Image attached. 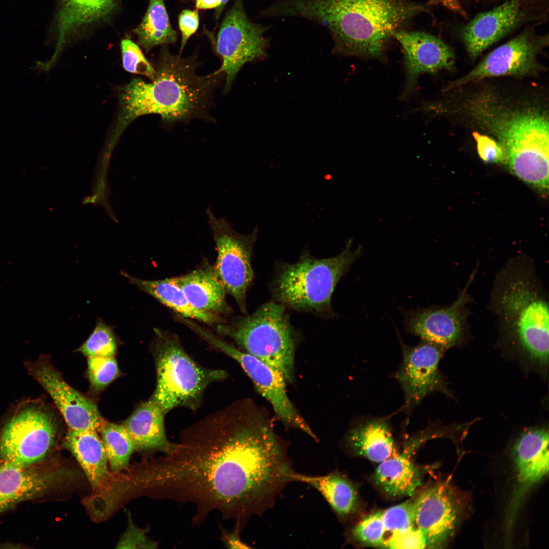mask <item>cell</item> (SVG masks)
<instances>
[{
  "label": "cell",
  "mask_w": 549,
  "mask_h": 549,
  "mask_svg": "<svg viewBox=\"0 0 549 549\" xmlns=\"http://www.w3.org/2000/svg\"><path fill=\"white\" fill-rule=\"evenodd\" d=\"M171 454L140 470L143 491L193 504V522L209 513L240 531L274 506L295 473L285 442L268 416L249 399L232 403L187 427Z\"/></svg>",
  "instance_id": "6da1fadb"
},
{
  "label": "cell",
  "mask_w": 549,
  "mask_h": 549,
  "mask_svg": "<svg viewBox=\"0 0 549 549\" xmlns=\"http://www.w3.org/2000/svg\"><path fill=\"white\" fill-rule=\"evenodd\" d=\"M428 7L407 0H280L274 16H300L329 30L333 52L381 58L392 34Z\"/></svg>",
  "instance_id": "7a4b0ae2"
},
{
  "label": "cell",
  "mask_w": 549,
  "mask_h": 549,
  "mask_svg": "<svg viewBox=\"0 0 549 549\" xmlns=\"http://www.w3.org/2000/svg\"><path fill=\"white\" fill-rule=\"evenodd\" d=\"M195 67L191 61L163 51L151 82L134 79L120 89V111L114 136L145 114H158L173 122L201 114L219 75L199 76Z\"/></svg>",
  "instance_id": "3957f363"
},
{
  "label": "cell",
  "mask_w": 549,
  "mask_h": 549,
  "mask_svg": "<svg viewBox=\"0 0 549 549\" xmlns=\"http://www.w3.org/2000/svg\"><path fill=\"white\" fill-rule=\"evenodd\" d=\"M350 239L334 257L318 259L304 252L297 262L283 265L272 284L274 298L296 310L330 313L335 287L362 253L361 246L352 251Z\"/></svg>",
  "instance_id": "277c9868"
},
{
  "label": "cell",
  "mask_w": 549,
  "mask_h": 549,
  "mask_svg": "<svg viewBox=\"0 0 549 549\" xmlns=\"http://www.w3.org/2000/svg\"><path fill=\"white\" fill-rule=\"evenodd\" d=\"M154 330L151 350L157 383L152 398L165 414L180 407L196 411L207 386L225 379L227 373L198 364L186 352L174 333L159 328Z\"/></svg>",
  "instance_id": "5b68a950"
},
{
  "label": "cell",
  "mask_w": 549,
  "mask_h": 549,
  "mask_svg": "<svg viewBox=\"0 0 549 549\" xmlns=\"http://www.w3.org/2000/svg\"><path fill=\"white\" fill-rule=\"evenodd\" d=\"M286 307L267 302L253 313L217 324L216 331L230 338L242 350L270 366L287 383L294 378L296 340Z\"/></svg>",
  "instance_id": "8992f818"
},
{
  "label": "cell",
  "mask_w": 549,
  "mask_h": 549,
  "mask_svg": "<svg viewBox=\"0 0 549 549\" xmlns=\"http://www.w3.org/2000/svg\"><path fill=\"white\" fill-rule=\"evenodd\" d=\"M496 293V309L503 325L534 361H548L547 301L524 273L507 276Z\"/></svg>",
  "instance_id": "52a82bcc"
},
{
  "label": "cell",
  "mask_w": 549,
  "mask_h": 549,
  "mask_svg": "<svg viewBox=\"0 0 549 549\" xmlns=\"http://www.w3.org/2000/svg\"><path fill=\"white\" fill-rule=\"evenodd\" d=\"M0 426V462L34 466L53 446L57 425L52 412L41 400L16 404Z\"/></svg>",
  "instance_id": "ba28073f"
},
{
  "label": "cell",
  "mask_w": 549,
  "mask_h": 549,
  "mask_svg": "<svg viewBox=\"0 0 549 549\" xmlns=\"http://www.w3.org/2000/svg\"><path fill=\"white\" fill-rule=\"evenodd\" d=\"M206 212L218 252L215 269L227 293L235 299L241 312L246 314V294L254 278L251 258L258 228L248 234H241L225 219L218 218L210 207Z\"/></svg>",
  "instance_id": "9c48e42d"
},
{
  "label": "cell",
  "mask_w": 549,
  "mask_h": 549,
  "mask_svg": "<svg viewBox=\"0 0 549 549\" xmlns=\"http://www.w3.org/2000/svg\"><path fill=\"white\" fill-rule=\"evenodd\" d=\"M548 45V35L539 34L533 26H528L491 51L470 72L450 82L444 92L486 78L537 74L544 69L538 59Z\"/></svg>",
  "instance_id": "30bf717a"
},
{
  "label": "cell",
  "mask_w": 549,
  "mask_h": 549,
  "mask_svg": "<svg viewBox=\"0 0 549 549\" xmlns=\"http://www.w3.org/2000/svg\"><path fill=\"white\" fill-rule=\"evenodd\" d=\"M242 1L236 0L226 13L216 42V50L222 59V64L213 74L225 73L226 91L245 64L267 56L269 45V40L265 36L268 28L249 19Z\"/></svg>",
  "instance_id": "8fae6325"
},
{
  "label": "cell",
  "mask_w": 549,
  "mask_h": 549,
  "mask_svg": "<svg viewBox=\"0 0 549 549\" xmlns=\"http://www.w3.org/2000/svg\"><path fill=\"white\" fill-rule=\"evenodd\" d=\"M548 4L530 0H505L477 14L460 30L468 54L476 58L486 48L522 25L545 19Z\"/></svg>",
  "instance_id": "7c38bea8"
},
{
  "label": "cell",
  "mask_w": 549,
  "mask_h": 549,
  "mask_svg": "<svg viewBox=\"0 0 549 549\" xmlns=\"http://www.w3.org/2000/svg\"><path fill=\"white\" fill-rule=\"evenodd\" d=\"M198 335L209 345L232 358L240 364L257 390L270 404L276 415L286 426L298 429L315 441H318L289 398L286 390L287 382L280 372L256 357L224 341L205 327L199 330Z\"/></svg>",
  "instance_id": "4fadbf2b"
},
{
  "label": "cell",
  "mask_w": 549,
  "mask_h": 549,
  "mask_svg": "<svg viewBox=\"0 0 549 549\" xmlns=\"http://www.w3.org/2000/svg\"><path fill=\"white\" fill-rule=\"evenodd\" d=\"M28 374L50 395L69 430L99 432L105 420L96 404L63 379L45 356L25 362Z\"/></svg>",
  "instance_id": "5bb4252c"
},
{
  "label": "cell",
  "mask_w": 549,
  "mask_h": 549,
  "mask_svg": "<svg viewBox=\"0 0 549 549\" xmlns=\"http://www.w3.org/2000/svg\"><path fill=\"white\" fill-rule=\"evenodd\" d=\"M401 343L403 360L394 377L404 392L402 410L410 413L430 393L444 390L438 364L446 349L423 340L414 347Z\"/></svg>",
  "instance_id": "9a60e30c"
},
{
  "label": "cell",
  "mask_w": 549,
  "mask_h": 549,
  "mask_svg": "<svg viewBox=\"0 0 549 549\" xmlns=\"http://www.w3.org/2000/svg\"><path fill=\"white\" fill-rule=\"evenodd\" d=\"M392 38L400 43L404 54L406 82L400 97L402 100H406L414 93L420 74L454 67L453 49L434 35L400 29L392 34Z\"/></svg>",
  "instance_id": "2e32d148"
},
{
  "label": "cell",
  "mask_w": 549,
  "mask_h": 549,
  "mask_svg": "<svg viewBox=\"0 0 549 549\" xmlns=\"http://www.w3.org/2000/svg\"><path fill=\"white\" fill-rule=\"evenodd\" d=\"M548 433L544 428L524 432L513 447L517 472L516 488L510 504L508 526L513 523L525 496L548 472Z\"/></svg>",
  "instance_id": "e0dca14e"
},
{
  "label": "cell",
  "mask_w": 549,
  "mask_h": 549,
  "mask_svg": "<svg viewBox=\"0 0 549 549\" xmlns=\"http://www.w3.org/2000/svg\"><path fill=\"white\" fill-rule=\"evenodd\" d=\"M458 517L455 501L443 483L434 485L415 497V526L424 536L428 548L439 547L451 537Z\"/></svg>",
  "instance_id": "ac0fdd59"
},
{
  "label": "cell",
  "mask_w": 549,
  "mask_h": 549,
  "mask_svg": "<svg viewBox=\"0 0 549 549\" xmlns=\"http://www.w3.org/2000/svg\"><path fill=\"white\" fill-rule=\"evenodd\" d=\"M467 297L463 293L451 305L417 309L404 313L406 331L421 340L445 349L452 347L461 337L465 323L464 306Z\"/></svg>",
  "instance_id": "d6986e66"
},
{
  "label": "cell",
  "mask_w": 549,
  "mask_h": 549,
  "mask_svg": "<svg viewBox=\"0 0 549 549\" xmlns=\"http://www.w3.org/2000/svg\"><path fill=\"white\" fill-rule=\"evenodd\" d=\"M65 476V471L62 470L1 463L0 513L19 503L41 496Z\"/></svg>",
  "instance_id": "ffe728a7"
},
{
  "label": "cell",
  "mask_w": 549,
  "mask_h": 549,
  "mask_svg": "<svg viewBox=\"0 0 549 549\" xmlns=\"http://www.w3.org/2000/svg\"><path fill=\"white\" fill-rule=\"evenodd\" d=\"M425 440V436L419 432L406 443L403 452L379 463L374 479L387 494L393 497L411 496L420 486L421 473L411 455Z\"/></svg>",
  "instance_id": "44dd1931"
},
{
  "label": "cell",
  "mask_w": 549,
  "mask_h": 549,
  "mask_svg": "<svg viewBox=\"0 0 549 549\" xmlns=\"http://www.w3.org/2000/svg\"><path fill=\"white\" fill-rule=\"evenodd\" d=\"M165 414L156 402L150 398L141 403L123 422L135 448L141 450H155L164 455L172 453L177 443L167 438L164 425Z\"/></svg>",
  "instance_id": "7402d4cb"
},
{
  "label": "cell",
  "mask_w": 549,
  "mask_h": 549,
  "mask_svg": "<svg viewBox=\"0 0 549 549\" xmlns=\"http://www.w3.org/2000/svg\"><path fill=\"white\" fill-rule=\"evenodd\" d=\"M190 303L198 309L219 315L231 312L227 291L214 266L206 264L176 277Z\"/></svg>",
  "instance_id": "603a6c76"
},
{
  "label": "cell",
  "mask_w": 549,
  "mask_h": 549,
  "mask_svg": "<svg viewBox=\"0 0 549 549\" xmlns=\"http://www.w3.org/2000/svg\"><path fill=\"white\" fill-rule=\"evenodd\" d=\"M347 446L354 453L376 463L398 454L386 418L361 420L353 426L345 439Z\"/></svg>",
  "instance_id": "cb8c5ba5"
},
{
  "label": "cell",
  "mask_w": 549,
  "mask_h": 549,
  "mask_svg": "<svg viewBox=\"0 0 549 549\" xmlns=\"http://www.w3.org/2000/svg\"><path fill=\"white\" fill-rule=\"evenodd\" d=\"M118 1L60 0L56 54L77 32L110 16Z\"/></svg>",
  "instance_id": "d4e9b609"
},
{
  "label": "cell",
  "mask_w": 549,
  "mask_h": 549,
  "mask_svg": "<svg viewBox=\"0 0 549 549\" xmlns=\"http://www.w3.org/2000/svg\"><path fill=\"white\" fill-rule=\"evenodd\" d=\"M130 284L137 286L161 303L174 311L177 315L208 324L224 322L219 315L205 312L192 306L178 284L176 277L158 280H146L132 277L122 271Z\"/></svg>",
  "instance_id": "484cf974"
},
{
  "label": "cell",
  "mask_w": 549,
  "mask_h": 549,
  "mask_svg": "<svg viewBox=\"0 0 549 549\" xmlns=\"http://www.w3.org/2000/svg\"><path fill=\"white\" fill-rule=\"evenodd\" d=\"M66 447L76 458L94 488L104 486L110 479L105 449L98 432L69 430Z\"/></svg>",
  "instance_id": "4316f807"
},
{
  "label": "cell",
  "mask_w": 549,
  "mask_h": 549,
  "mask_svg": "<svg viewBox=\"0 0 549 549\" xmlns=\"http://www.w3.org/2000/svg\"><path fill=\"white\" fill-rule=\"evenodd\" d=\"M293 481L306 483L321 494L334 512L345 518L352 513L357 504V496L352 482L338 472L320 476L295 472Z\"/></svg>",
  "instance_id": "83f0119b"
},
{
  "label": "cell",
  "mask_w": 549,
  "mask_h": 549,
  "mask_svg": "<svg viewBox=\"0 0 549 549\" xmlns=\"http://www.w3.org/2000/svg\"><path fill=\"white\" fill-rule=\"evenodd\" d=\"M135 32L139 44L146 51L158 45L176 41L177 33L170 22L164 0H149L145 14Z\"/></svg>",
  "instance_id": "f1b7e54d"
},
{
  "label": "cell",
  "mask_w": 549,
  "mask_h": 549,
  "mask_svg": "<svg viewBox=\"0 0 549 549\" xmlns=\"http://www.w3.org/2000/svg\"><path fill=\"white\" fill-rule=\"evenodd\" d=\"M99 432L111 470L117 473L123 470L135 449L129 433L123 425L106 421Z\"/></svg>",
  "instance_id": "f546056e"
},
{
  "label": "cell",
  "mask_w": 549,
  "mask_h": 549,
  "mask_svg": "<svg viewBox=\"0 0 549 549\" xmlns=\"http://www.w3.org/2000/svg\"><path fill=\"white\" fill-rule=\"evenodd\" d=\"M117 346L113 329L100 319L97 321L94 330L78 351L87 358L114 357Z\"/></svg>",
  "instance_id": "4dcf8cb0"
},
{
  "label": "cell",
  "mask_w": 549,
  "mask_h": 549,
  "mask_svg": "<svg viewBox=\"0 0 549 549\" xmlns=\"http://www.w3.org/2000/svg\"><path fill=\"white\" fill-rule=\"evenodd\" d=\"M415 498L382 511L386 532H405L415 526Z\"/></svg>",
  "instance_id": "1f68e13d"
},
{
  "label": "cell",
  "mask_w": 549,
  "mask_h": 549,
  "mask_svg": "<svg viewBox=\"0 0 549 549\" xmlns=\"http://www.w3.org/2000/svg\"><path fill=\"white\" fill-rule=\"evenodd\" d=\"M386 533L382 511L364 518L353 529L352 534L357 540L367 545L381 546Z\"/></svg>",
  "instance_id": "d6a6232c"
},
{
  "label": "cell",
  "mask_w": 549,
  "mask_h": 549,
  "mask_svg": "<svg viewBox=\"0 0 549 549\" xmlns=\"http://www.w3.org/2000/svg\"><path fill=\"white\" fill-rule=\"evenodd\" d=\"M89 381L97 390L107 386L119 375V369L114 357H90L87 360Z\"/></svg>",
  "instance_id": "836d02e7"
},
{
  "label": "cell",
  "mask_w": 549,
  "mask_h": 549,
  "mask_svg": "<svg viewBox=\"0 0 549 549\" xmlns=\"http://www.w3.org/2000/svg\"><path fill=\"white\" fill-rule=\"evenodd\" d=\"M123 66L128 72L144 75L152 80L156 71L145 58L139 46L132 40L121 41Z\"/></svg>",
  "instance_id": "e575fe53"
},
{
  "label": "cell",
  "mask_w": 549,
  "mask_h": 549,
  "mask_svg": "<svg viewBox=\"0 0 549 549\" xmlns=\"http://www.w3.org/2000/svg\"><path fill=\"white\" fill-rule=\"evenodd\" d=\"M381 547L388 548H423L428 547L426 540L416 526L400 533L391 534L384 539Z\"/></svg>",
  "instance_id": "d590c367"
},
{
  "label": "cell",
  "mask_w": 549,
  "mask_h": 549,
  "mask_svg": "<svg viewBox=\"0 0 549 549\" xmlns=\"http://www.w3.org/2000/svg\"><path fill=\"white\" fill-rule=\"evenodd\" d=\"M476 142L478 154L486 163H505V156L502 148L493 138L477 132L473 133Z\"/></svg>",
  "instance_id": "8d00e7d4"
},
{
  "label": "cell",
  "mask_w": 549,
  "mask_h": 549,
  "mask_svg": "<svg viewBox=\"0 0 549 549\" xmlns=\"http://www.w3.org/2000/svg\"><path fill=\"white\" fill-rule=\"evenodd\" d=\"M158 547V542L148 539L141 530L132 524L121 537L117 544L118 548H154Z\"/></svg>",
  "instance_id": "74e56055"
},
{
  "label": "cell",
  "mask_w": 549,
  "mask_h": 549,
  "mask_svg": "<svg viewBox=\"0 0 549 549\" xmlns=\"http://www.w3.org/2000/svg\"><path fill=\"white\" fill-rule=\"evenodd\" d=\"M199 24L198 10H183L178 16V26L181 35L180 50H182L189 39L197 30Z\"/></svg>",
  "instance_id": "f35d334b"
},
{
  "label": "cell",
  "mask_w": 549,
  "mask_h": 549,
  "mask_svg": "<svg viewBox=\"0 0 549 549\" xmlns=\"http://www.w3.org/2000/svg\"><path fill=\"white\" fill-rule=\"evenodd\" d=\"M240 531L234 528L232 531L222 529V539L225 545L229 548H248L249 546L240 537Z\"/></svg>",
  "instance_id": "ab89813d"
},
{
  "label": "cell",
  "mask_w": 549,
  "mask_h": 549,
  "mask_svg": "<svg viewBox=\"0 0 549 549\" xmlns=\"http://www.w3.org/2000/svg\"><path fill=\"white\" fill-rule=\"evenodd\" d=\"M229 0H196L195 6L198 9H217V15L221 14L222 10Z\"/></svg>",
  "instance_id": "60d3db41"
},
{
  "label": "cell",
  "mask_w": 549,
  "mask_h": 549,
  "mask_svg": "<svg viewBox=\"0 0 549 549\" xmlns=\"http://www.w3.org/2000/svg\"><path fill=\"white\" fill-rule=\"evenodd\" d=\"M430 4H437L455 13L461 10V5L459 0H429Z\"/></svg>",
  "instance_id": "b9f144b4"
},
{
  "label": "cell",
  "mask_w": 549,
  "mask_h": 549,
  "mask_svg": "<svg viewBox=\"0 0 549 549\" xmlns=\"http://www.w3.org/2000/svg\"><path fill=\"white\" fill-rule=\"evenodd\" d=\"M505 0H475L478 3H483L484 4H497L499 2H502ZM534 2L546 3H548V0H530Z\"/></svg>",
  "instance_id": "7bdbcfd3"
}]
</instances>
